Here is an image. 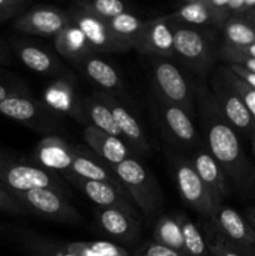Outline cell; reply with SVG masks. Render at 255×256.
Here are the masks:
<instances>
[{"label":"cell","mask_w":255,"mask_h":256,"mask_svg":"<svg viewBox=\"0 0 255 256\" xmlns=\"http://www.w3.org/2000/svg\"><path fill=\"white\" fill-rule=\"evenodd\" d=\"M195 109L199 115L204 144L224 174L238 186L246 189L252 185L254 172L242 150L234 128L220 112L209 85L202 79L192 78Z\"/></svg>","instance_id":"6da1fadb"},{"label":"cell","mask_w":255,"mask_h":256,"mask_svg":"<svg viewBox=\"0 0 255 256\" xmlns=\"http://www.w3.org/2000/svg\"><path fill=\"white\" fill-rule=\"evenodd\" d=\"M218 30L172 22L174 55L189 72L204 80L219 59Z\"/></svg>","instance_id":"7a4b0ae2"},{"label":"cell","mask_w":255,"mask_h":256,"mask_svg":"<svg viewBox=\"0 0 255 256\" xmlns=\"http://www.w3.org/2000/svg\"><path fill=\"white\" fill-rule=\"evenodd\" d=\"M110 169L145 219H154L162 210L164 199L152 172L134 158L112 165Z\"/></svg>","instance_id":"3957f363"},{"label":"cell","mask_w":255,"mask_h":256,"mask_svg":"<svg viewBox=\"0 0 255 256\" xmlns=\"http://www.w3.org/2000/svg\"><path fill=\"white\" fill-rule=\"evenodd\" d=\"M152 88L156 99L184 109L194 116L195 95L192 78L166 58H152Z\"/></svg>","instance_id":"277c9868"},{"label":"cell","mask_w":255,"mask_h":256,"mask_svg":"<svg viewBox=\"0 0 255 256\" xmlns=\"http://www.w3.org/2000/svg\"><path fill=\"white\" fill-rule=\"evenodd\" d=\"M170 160L178 192L182 199L198 214L210 219L215 209L222 204L215 200L214 195L196 174L189 159L172 152Z\"/></svg>","instance_id":"5b68a950"},{"label":"cell","mask_w":255,"mask_h":256,"mask_svg":"<svg viewBox=\"0 0 255 256\" xmlns=\"http://www.w3.org/2000/svg\"><path fill=\"white\" fill-rule=\"evenodd\" d=\"M152 112L160 132L172 146L192 152L202 142L192 118L184 109L155 99Z\"/></svg>","instance_id":"8992f818"},{"label":"cell","mask_w":255,"mask_h":256,"mask_svg":"<svg viewBox=\"0 0 255 256\" xmlns=\"http://www.w3.org/2000/svg\"><path fill=\"white\" fill-rule=\"evenodd\" d=\"M0 114L36 132H52L59 129L58 115L30 92L12 95L0 102Z\"/></svg>","instance_id":"52a82bcc"},{"label":"cell","mask_w":255,"mask_h":256,"mask_svg":"<svg viewBox=\"0 0 255 256\" xmlns=\"http://www.w3.org/2000/svg\"><path fill=\"white\" fill-rule=\"evenodd\" d=\"M12 195L29 210L30 214L32 212L65 224H79L82 220L76 208L72 206L60 190L35 189L25 192H15Z\"/></svg>","instance_id":"ba28073f"},{"label":"cell","mask_w":255,"mask_h":256,"mask_svg":"<svg viewBox=\"0 0 255 256\" xmlns=\"http://www.w3.org/2000/svg\"><path fill=\"white\" fill-rule=\"evenodd\" d=\"M8 45L25 66L38 74L55 78V79H62V78L76 79L74 72L68 69L54 52L38 44L34 40L22 36H12L8 40Z\"/></svg>","instance_id":"9c48e42d"},{"label":"cell","mask_w":255,"mask_h":256,"mask_svg":"<svg viewBox=\"0 0 255 256\" xmlns=\"http://www.w3.org/2000/svg\"><path fill=\"white\" fill-rule=\"evenodd\" d=\"M0 184L12 194L35 189H55L64 192L62 182L54 172L39 165L24 164L15 160L0 169Z\"/></svg>","instance_id":"30bf717a"},{"label":"cell","mask_w":255,"mask_h":256,"mask_svg":"<svg viewBox=\"0 0 255 256\" xmlns=\"http://www.w3.org/2000/svg\"><path fill=\"white\" fill-rule=\"evenodd\" d=\"M209 88L216 100L220 112L234 128L235 132H240L252 138L255 134V120L245 106L242 96L230 86L219 69L210 79Z\"/></svg>","instance_id":"8fae6325"},{"label":"cell","mask_w":255,"mask_h":256,"mask_svg":"<svg viewBox=\"0 0 255 256\" xmlns=\"http://www.w3.org/2000/svg\"><path fill=\"white\" fill-rule=\"evenodd\" d=\"M68 14L70 22L82 30L94 52H125L132 50L129 45L118 39L110 29L106 20L95 16L75 2Z\"/></svg>","instance_id":"7c38bea8"},{"label":"cell","mask_w":255,"mask_h":256,"mask_svg":"<svg viewBox=\"0 0 255 256\" xmlns=\"http://www.w3.org/2000/svg\"><path fill=\"white\" fill-rule=\"evenodd\" d=\"M165 16L172 22L220 32L230 14L228 10V0H192L184 2L172 14Z\"/></svg>","instance_id":"4fadbf2b"},{"label":"cell","mask_w":255,"mask_h":256,"mask_svg":"<svg viewBox=\"0 0 255 256\" xmlns=\"http://www.w3.org/2000/svg\"><path fill=\"white\" fill-rule=\"evenodd\" d=\"M70 22L68 10L54 5H35L12 20V29L20 34L55 38Z\"/></svg>","instance_id":"5bb4252c"},{"label":"cell","mask_w":255,"mask_h":256,"mask_svg":"<svg viewBox=\"0 0 255 256\" xmlns=\"http://www.w3.org/2000/svg\"><path fill=\"white\" fill-rule=\"evenodd\" d=\"M42 102L54 114L69 116L80 124L88 125L82 98L76 90V79H54L42 92Z\"/></svg>","instance_id":"9a60e30c"},{"label":"cell","mask_w":255,"mask_h":256,"mask_svg":"<svg viewBox=\"0 0 255 256\" xmlns=\"http://www.w3.org/2000/svg\"><path fill=\"white\" fill-rule=\"evenodd\" d=\"M218 235L250 254L255 255V230L236 210L219 205L210 218Z\"/></svg>","instance_id":"2e32d148"},{"label":"cell","mask_w":255,"mask_h":256,"mask_svg":"<svg viewBox=\"0 0 255 256\" xmlns=\"http://www.w3.org/2000/svg\"><path fill=\"white\" fill-rule=\"evenodd\" d=\"M134 50L152 58L174 56L172 22L166 16L146 20L142 32L134 44Z\"/></svg>","instance_id":"e0dca14e"},{"label":"cell","mask_w":255,"mask_h":256,"mask_svg":"<svg viewBox=\"0 0 255 256\" xmlns=\"http://www.w3.org/2000/svg\"><path fill=\"white\" fill-rule=\"evenodd\" d=\"M92 92L102 102H104L108 105V108L112 110L115 122H116L118 128H119L120 132H122V138H124V142H126L130 150L140 155L149 154V142H148L146 136L144 134V130H142V125L138 122L136 118L118 100V98L106 94V92H96V90H94Z\"/></svg>","instance_id":"ac0fdd59"},{"label":"cell","mask_w":255,"mask_h":256,"mask_svg":"<svg viewBox=\"0 0 255 256\" xmlns=\"http://www.w3.org/2000/svg\"><path fill=\"white\" fill-rule=\"evenodd\" d=\"M78 146L58 135H46L35 146L32 158L35 164L54 172L66 174L70 170Z\"/></svg>","instance_id":"d6986e66"},{"label":"cell","mask_w":255,"mask_h":256,"mask_svg":"<svg viewBox=\"0 0 255 256\" xmlns=\"http://www.w3.org/2000/svg\"><path fill=\"white\" fill-rule=\"evenodd\" d=\"M95 216L102 232L118 242H132L140 235L138 212L120 208H98Z\"/></svg>","instance_id":"ffe728a7"},{"label":"cell","mask_w":255,"mask_h":256,"mask_svg":"<svg viewBox=\"0 0 255 256\" xmlns=\"http://www.w3.org/2000/svg\"><path fill=\"white\" fill-rule=\"evenodd\" d=\"M80 74L96 88V92L118 98L124 94L125 86L119 72L106 60L92 54L74 65Z\"/></svg>","instance_id":"44dd1931"},{"label":"cell","mask_w":255,"mask_h":256,"mask_svg":"<svg viewBox=\"0 0 255 256\" xmlns=\"http://www.w3.org/2000/svg\"><path fill=\"white\" fill-rule=\"evenodd\" d=\"M64 176L99 208H120L128 212H138L134 202L122 188H118L109 182L80 179L74 175Z\"/></svg>","instance_id":"7402d4cb"},{"label":"cell","mask_w":255,"mask_h":256,"mask_svg":"<svg viewBox=\"0 0 255 256\" xmlns=\"http://www.w3.org/2000/svg\"><path fill=\"white\" fill-rule=\"evenodd\" d=\"M189 160L200 179L202 180V182L209 188L212 194L214 195L215 200L219 204H222V200L229 194L226 175L224 174L216 160L210 154L204 142H200L192 150V156H190Z\"/></svg>","instance_id":"603a6c76"},{"label":"cell","mask_w":255,"mask_h":256,"mask_svg":"<svg viewBox=\"0 0 255 256\" xmlns=\"http://www.w3.org/2000/svg\"><path fill=\"white\" fill-rule=\"evenodd\" d=\"M82 135L95 155H98L109 166L118 165L124 160L132 158V152L122 139L106 134L92 125H86Z\"/></svg>","instance_id":"cb8c5ba5"},{"label":"cell","mask_w":255,"mask_h":256,"mask_svg":"<svg viewBox=\"0 0 255 256\" xmlns=\"http://www.w3.org/2000/svg\"><path fill=\"white\" fill-rule=\"evenodd\" d=\"M64 175H74L80 179L104 182L118 188H122L119 179L112 172L109 165L102 162L98 155L92 154V152H88L82 146H78V152L72 160L70 170Z\"/></svg>","instance_id":"d4e9b609"},{"label":"cell","mask_w":255,"mask_h":256,"mask_svg":"<svg viewBox=\"0 0 255 256\" xmlns=\"http://www.w3.org/2000/svg\"><path fill=\"white\" fill-rule=\"evenodd\" d=\"M54 46L58 54L72 65H76L89 55L96 54L82 30L72 22L54 38Z\"/></svg>","instance_id":"484cf974"},{"label":"cell","mask_w":255,"mask_h":256,"mask_svg":"<svg viewBox=\"0 0 255 256\" xmlns=\"http://www.w3.org/2000/svg\"><path fill=\"white\" fill-rule=\"evenodd\" d=\"M20 246L32 256H75L68 250L66 244L49 240L28 229H12Z\"/></svg>","instance_id":"4316f807"},{"label":"cell","mask_w":255,"mask_h":256,"mask_svg":"<svg viewBox=\"0 0 255 256\" xmlns=\"http://www.w3.org/2000/svg\"><path fill=\"white\" fill-rule=\"evenodd\" d=\"M82 108H84L88 125H92L96 129L102 130V132H106L109 135H112V136L119 138L124 142V138H122V132H120L119 128L115 122L112 110L94 92L82 98Z\"/></svg>","instance_id":"83f0119b"},{"label":"cell","mask_w":255,"mask_h":256,"mask_svg":"<svg viewBox=\"0 0 255 256\" xmlns=\"http://www.w3.org/2000/svg\"><path fill=\"white\" fill-rule=\"evenodd\" d=\"M154 242L175 250L179 254L188 256L182 242V235L180 225L175 215H162L158 218L152 230Z\"/></svg>","instance_id":"f1b7e54d"},{"label":"cell","mask_w":255,"mask_h":256,"mask_svg":"<svg viewBox=\"0 0 255 256\" xmlns=\"http://www.w3.org/2000/svg\"><path fill=\"white\" fill-rule=\"evenodd\" d=\"M222 44L230 48H244L255 42V26L240 18L228 19L222 29Z\"/></svg>","instance_id":"f546056e"},{"label":"cell","mask_w":255,"mask_h":256,"mask_svg":"<svg viewBox=\"0 0 255 256\" xmlns=\"http://www.w3.org/2000/svg\"><path fill=\"white\" fill-rule=\"evenodd\" d=\"M106 22L115 36L126 45H129L132 49H134L135 42L144 29L146 20L140 19L136 15L126 12L112 18V19L106 20Z\"/></svg>","instance_id":"4dcf8cb0"},{"label":"cell","mask_w":255,"mask_h":256,"mask_svg":"<svg viewBox=\"0 0 255 256\" xmlns=\"http://www.w3.org/2000/svg\"><path fill=\"white\" fill-rule=\"evenodd\" d=\"M178 222L180 225L182 235V242H184L185 252L188 256H210L209 249H208V242H205L204 236L200 232L199 228L192 222L184 214L175 215Z\"/></svg>","instance_id":"1f68e13d"},{"label":"cell","mask_w":255,"mask_h":256,"mask_svg":"<svg viewBox=\"0 0 255 256\" xmlns=\"http://www.w3.org/2000/svg\"><path fill=\"white\" fill-rule=\"evenodd\" d=\"M76 4L86 12L94 14L95 16L104 20L112 19L122 12H129L128 5L120 0H82L78 2Z\"/></svg>","instance_id":"d6a6232c"},{"label":"cell","mask_w":255,"mask_h":256,"mask_svg":"<svg viewBox=\"0 0 255 256\" xmlns=\"http://www.w3.org/2000/svg\"><path fill=\"white\" fill-rule=\"evenodd\" d=\"M219 72H222L224 79L229 82L230 86L242 96L245 106L248 108L249 112L252 114V119L255 120V89H252V88H250L246 82H242V80L240 79L228 65L220 66Z\"/></svg>","instance_id":"836d02e7"},{"label":"cell","mask_w":255,"mask_h":256,"mask_svg":"<svg viewBox=\"0 0 255 256\" xmlns=\"http://www.w3.org/2000/svg\"><path fill=\"white\" fill-rule=\"evenodd\" d=\"M218 56H219L220 60L226 62V65H236V66L242 68V69L255 74V59L240 54L232 48L220 44Z\"/></svg>","instance_id":"e575fe53"},{"label":"cell","mask_w":255,"mask_h":256,"mask_svg":"<svg viewBox=\"0 0 255 256\" xmlns=\"http://www.w3.org/2000/svg\"><path fill=\"white\" fill-rule=\"evenodd\" d=\"M210 256H255L235 245L230 244L228 240L216 234V236L208 242Z\"/></svg>","instance_id":"d590c367"},{"label":"cell","mask_w":255,"mask_h":256,"mask_svg":"<svg viewBox=\"0 0 255 256\" xmlns=\"http://www.w3.org/2000/svg\"><path fill=\"white\" fill-rule=\"evenodd\" d=\"M0 212L12 215L30 214L29 210L2 184H0Z\"/></svg>","instance_id":"8d00e7d4"},{"label":"cell","mask_w":255,"mask_h":256,"mask_svg":"<svg viewBox=\"0 0 255 256\" xmlns=\"http://www.w3.org/2000/svg\"><path fill=\"white\" fill-rule=\"evenodd\" d=\"M228 10L232 18L249 22L255 12V0H228Z\"/></svg>","instance_id":"74e56055"},{"label":"cell","mask_w":255,"mask_h":256,"mask_svg":"<svg viewBox=\"0 0 255 256\" xmlns=\"http://www.w3.org/2000/svg\"><path fill=\"white\" fill-rule=\"evenodd\" d=\"M26 0H0V14L9 15L12 20L29 9Z\"/></svg>","instance_id":"f35d334b"},{"label":"cell","mask_w":255,"mask_h":256,"mask_svg":"<svg viewBox=\"0 0 255 256\" xmlns=\"http://www.w3.org/2000/svg\"><path fill=\"white\" fill-rule=\"evenodd\" d=\"M90 246L102 256H130L124 248L110 242H89Z\"/></svg>","instance_id":"ab89813d"},{"label":"cell","mask_w":255,"mask_h":256,"mask_svg":"<svg viewBox=\"0 0 255 256\" xmlns=\"http://www.w3.org/2000/svg\"><path fill=\"white\" fill-rule=\"evenodd\" d=\"M135 256H184L179 254L175 250L169 249L166 246L156 244V242H149L145 244L135 252Z\"/></svg>","instance_id":"60d3db41"},{"label":"cell","mask_w":255,"mask_h":256,"mask_svg":"<svg viewBox=\"0 0 255 256\" xmlns=\"http://www.w3.org/2000/svg\"><path fill=\"white\" fill-rule=\"evenodd\" d=\"M66 245L68 250L75 256H102L99 252H96L92 246H90L89 242H70V244Z\"/></svg>","instance_id":"b9f144b4"},{"label":"cell","mask_w":255,"mask_h":256,"mask_svg":"<svg viewBox=\"0 0 255 256\" xmlns=\"http://www.w3.org/2000/svg\"><path fill=\"white\" fill-rule=\"evenodd\" d=\"M25 92H29L24 88L19 86V85H12L8 84L6 80L2 79V74H0V102L5 100L6 98L12 96V95H18V94H25Z\"/></svg>","instance_id":"7bdbcfd3"},{"label":"cell","mask_w":255,"mask_h":256,"mask_svg":"<svg viewBox=\"0 0 255 256\" xmlns=\"http://www.w3.org/2000/svg\"><path fill=\"white\" fill-rule=\"evenodd\" d=\"M228 66H229L230 69H232V72H234L235 74H236L242 80V82H245L250 88L255 89V74L254 72H248V70L242 69V68H240V66H236V65H228Z\"/></svg>","instance_id":"ee69618b"},{"label":"cell","mask_w":255,"mask_h":256,"mask_svg":"<svg viewBox=\"0 0 255 256\" xmlns=\"http://www.w3.org/2000/svg\"><path fill=\"white\" fill-rule=\"evenodd\" d=\"M12 62V50L8 42L0 39V65H10Z\"/></svg>","instance_id":"f6af8a7d"},{"label":"cell","mask_w":255,"mask_h":256,"mask_svg":"<svg viewBox=\"0 0 255 256\" xmlns=\"http://www.w3.org/2000/svg\"><path fill=\"white\" fill-rule=\"evenodd\" d=\"M234 50H236L240 54L245 55L248 58H252V59H255V42L252 45H248V46L244 48H232Z\"/></svg>","instance_id":"bcb514c9"},{"label":"cell","mask_w":255,"mask_h":256,"mask_svg":"<svg viewBox=\"0 0 255 256\" xmlns=\"http://www.w3.org/2000/svg\"><path fill=\"white\" fill-rule=\"evenodd\" d=\"M245 219L248 220V222H249L252 226V229L255 230V206L248 208L246 212H245Z\"/></svg>","instance_id":"7dc6e473"},{"label":"cell","mask_w":255,"mask_h":256,"mask_svg":"<svg viewBox=\"0 0 255 256\" xmlns=\"http://www.w3.org/2000/svg\"><path fill=\"white\" fill-rule=\"evenodd\" d=\"M12 159H10L9 156H8L6 154H5V152H0V169H2V166H4L5 164H8V162H12Z\"/></svg>","instance_id":"c3c4849f"},{"label":"cell","mask_w":255,"mask_h":256,"mask_svg":"<svg viewBox=\"0 0 255 256\" xmlns=\"http://www.w3.org/2000/svg\"><path fill=\"white\" fill-rule=\"evenodd\" d=\"M8 20H12V18L9 16V15H5V14H0V24H2V22H8Z\"/></svg>","instance_id":"681fc988"},{"label":"cell","mask_w":255,"mask_h":256,"mask_svg":"<svg viewBox=\"0 0 255 256\" xmlns=\"http://www.w3.org/2000/svg\"><path fill=\"white\" fill-rule=\"evenodd\" d=\"M250 139H252V152H254V154H255V134L252 135V138H250Z\"/></svg>","instance_id":"f907efd6"},{"label":"cell","mask_w":255,"mask_h":256,"mask_svg":"<svg viewBox=\"0 0 255 256\" xmlns=\"http://www.w3.org/2000/svg\"><path fill=\"white\" fill-rule=\"evenodd\" d=\"M249 22H250V24H252V25H254V26H255V12H254V14H252V16L250 18Z\"/></svg>","instance_id":"816d5d0a"},{"label":"cell","mask_w":255,"mask_h":256,"mask_svg":"<svg viewBox=\"0 0 255 256\" xmlns=\"http://www.w3.org/2000/svg\"><path fill=\"white\" fill-rule=\"evenodd\" d=\"M2 229H4V226H2V225H0V232H2Z\"/></svg>","instance_id":"f5cc1de1"}]
</instances>
